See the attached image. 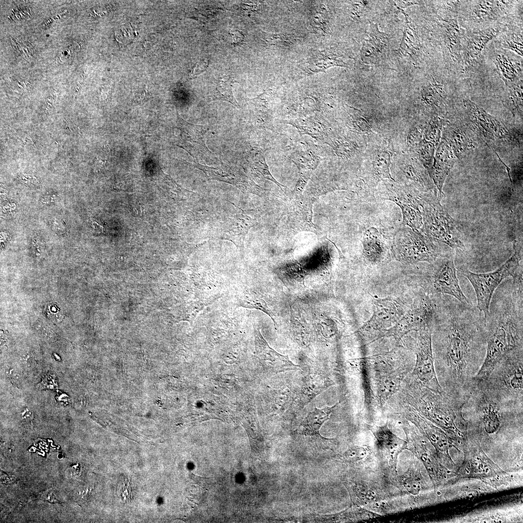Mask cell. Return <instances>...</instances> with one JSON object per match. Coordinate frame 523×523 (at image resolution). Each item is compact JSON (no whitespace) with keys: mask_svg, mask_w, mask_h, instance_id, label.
Masks as SVG:
<instances>
[{"mask_svg":"<svg viewBox=\"0 0 523 523\" xmlns=\"http://www.w3.org/2000/svg\"><path fill=\"white\" fill-rule=\"evenodd\" d=\"M451 296L442 299L438 323L434 366L444 391L467 399L473 381L484 360V318L477 308Z\"/></svg>","mask_w":523,"mask_h":523,"instance_id":"obj_1","label":"cell"},{"mask_svg":"<svg viewBox=\"0 0 523 523\" xmlns=\"http://www.w3.org/2000/svg\"><path fill=\"white\" fill-rule=\"evenodd\" d=\"M523 279H512L500 284L484 318L486 353L474 383L485 381L503 357L523 350Z\"/></svg>","mask_w":523,"mask_h":523,"instance_id":"obj_2","label":"cell"},{"mask_svg":"<svg viewBox=\"0 0 523 523\" xmlns=\"http://www.w3.org/2000/svg\"><path fill=\"white\" fill-rule=\"evenodd\" d=\"M473 386L462 411L471 417L467 421L469 432L486 437L522 434L523 408L500 401L479 384Z\"/></svg>","mask_w":523,"mask_h":523,"instance_id":"obj_3","label":"cell"},{"mask_svg":"<svg viewBox=\"0 0 523 523\" xmlns=\"http://www.w3.org/2000/svg\"><path fill=\"white\" fill-rule=\"evenodd\" d=\"M412 400L417 410L452 434L461 437V431H467V421L462 413L467 400L445 391H433L418 383L412 390Z\"/></svg>","mask_w":523,"mask_h":523,"instance_id":"obj_4","label":"cell"},{"mask_svg":"<svg viewBox=\"0 0 523 523\" xmlns=\"http://www.w3.org/2000/svg\"><path fill=\"white\" fill-rule=\"evenodd\" d=\"M500 401L523 407V350L503 357L488 377L479 383Z\"/></svg>","mask_w":523,"mask_h":523,"instance_id":"obj_5","label":"cell"},{"mask_svg":"<svg viewBox=\"0 0 523 523\" xmlns=\"http://www.w3.org/2000/svg\"><path fill=\"white\" fill-rule=\"evenodd\" d=\"M514 253L500 267L492 272L476 273L467 269L461 270L473 286L477 300V308L484 318L489 314L491 302L497 288L507 278H513L523 272L521 267V248L514 244Z\"/></svg>","mask_w":523,"mask_h":523,"instance_id":"obj_6","label":"cell"},{"mask_svg":"<svg viewBox=\"0 0 523 523\" xmlns=\"http://www.w3.org/2000/svg\"><path fill=\"white\" fill-rule=\"evenodd\" d=\"M421 208L423 231L428 237L452 248H462L463 244L456 221L444 209L436 193H425Z\"/></svg>","mask_w":523,"mask_h":523,"instance_id":"obj_7","label":"cell"},{"mask_svg":"<svg viewBox=\"0 0 523 523\" xmlns=\"http://www.w3.org/2000/svg\"><path fill=\"white\" fill-rule=\"evenodd\" d=\"M392 251L398 261L406 263L432 262L439 256L431 239L409 227L401 228L396 233Z\"/></svg>","mask_w":523,"mask_h":523,"instance_id":"obj_8","label":"cell"},{"mask_svg":"<svg viewBox=\"0 0 523 523\" xmlns=\"http://www.w3.org/2000/svg\"><path fill=\"white\" fill-rule=\"evenodd\" d=\"M436 312V308L429 296L425 293L419 294L408 310L383 337H392L400 340L411 331L433 327Z\"/></svg>","mask_w":523,"mask_h":523,"instance_id":"obj_9","label":"cell"},{"mask_svg":"<svg viewBox=\"0 0 523 523\" xmlns=\"http://www.w3.org/2000/svg\"><path fill=\"white\" fill-rule=\"evenodd\" d=\"M433 327H429L418 332L415 346V362L413 374L422 386L433 391L442 393L436 373L432 348Z\"/></svg>","mask_w":523,"mask_h":523,"instance_id":"obj_10","label":"cell"},{"mask_svg":"<svg viewBox=\"0 0 523 523\" xmlns=\"http://www.w3.org/2000/svg\"><path fill=\"white\" fill-rule=\"evenodd\" d=\"M433 262L429 279L433 291L452 297L463 304H471L460 287L452 254L439 256Z\"/></svg>","mask_w":523,"mask_h":523,"instance_id":"obj_11","label":"cell"},{"mask_svg":"<svg viewBox=\"0 0 523 523\" xmlns=\"http://www.w3.org/2000/svg\"><path fill=\"white\" fill-rule=\"evenodd\" d=\"M372 317L360 328L364 333L382 338L403 315L404 307L390 298H373Z\"/></svg>","mask_w":523,"mask_h":523,"instance_id":"obj_12","label":"cell"},{"mask_svg":"<svg viewBox=\"0 0 523 523\" xmlns=\"http://www.w3.org/2000/svg\"><path fill=\"white\" fill-rule=\"evenodd\" d=\"M180 138L183 143L181 147L187 151L197 160H202L213 155L205 144L206 126L192 124L181 119Z\"/></svg>","mask_w":523,"mask_h":523,"instance_id":"obj_13","label":"cell"},{"mask_svg":"<svg viewBox=\"0 0 523 523\" xmlns=\"http://www.w3.org/2000/svg\"><path fill=\"white\" fill-rule=\"evenodd\" d=\"M467 112L476 126L484 135L502 138L508 135L505 127L494 117L469 99L464 101Z\"/></svg>","mask_w":523,"mask_h":523,"instance_id":"obj_14","label":"cell"},{"mask_svg":"<svg viewBox=\"0 0 523 523\" xmlns=\"http://www.w3.org/2000/svg\"><path fill=\"white\" fill-rule=\"evenodd\" d=\"M455 158L451 150L445 143H441L436 154L433 165L430 169V174L439 190L440 199L445 181L454 163Z\"/></svg>","mask_w":523,"mask_h":523,"instance_id":"obj_15","label":"cell"},{"mask_svg":"<svg viewBox=\"0 0 523 523\" xmlns=\"http://www.w3.org/2000/svg\"><path fill=\"white\" fill-rule=\"evenodd\" d=\"M363 246L364 257L369 262L377 264L388 259V248L381 233L375 228H370L364 233Z\"/></svg>","mask_w":523,"mask_h":523,"instance_id":"obj_16","label":"cell"},{"mask_svg":"<svg viewBox=\"0 0 523 523\" xmlns=\"http://www.w3.org/2000/svg\"><path fill=\"white\" fill-rule=\"evenodd\" d=\"M498 31L497 28H489L475 33L468 39L464 49V60L466 65L473 64L478 59L486 44Z\"/></svg>","mask_w":523,"mask_h":523,"instance_id":"obj_17","label":"cell"},{"mask_svg":"<svg viewBox=\"0 0 523 523\" xmlns=\"http://www.w3.org/2000/svg\"><path fill=\"white\" fill-rule=\"evenodd\" d=\"M194 165L202 170L210 178L225 181L240 188H246L248 186L247 179L242 175L240 171L232 167L223 165L214 168L199 163Z\"/></svg>","mask_w":523,"mask_h":523,"instance_id":"obj_18","label":"cell"},{"mask_svg":"<svg viewBox=\"0 0 523 523\" xmlns=\"http://www.w3.org/2000/svg\"><path fill=\"white\" fill-rule=\"evenodd\" d=\"M256 347L259 356L263 360L271 362V366L278 369H293L296 366L285 356L281 355L269 347L259 331L256 332Z\"/></svg>","mask_w":523,"mask_h":523,"instance_id":"obj_19","label":"cell"},{"mask_svg":"<svg viewBox=\"0 0 523 523\" xmlns=\"http://www.w3.org/2000/svg\"><path fill=\"white\" fill-rule=\"evenodd\" d=\"M376 388L378 399L385 403L400 387L401 376L394 370L376 372Z\"/></svg>","mask_w":523,"mask_h":523,"instance_id":"obj_20","label":"cell"},{"mask_svg":"<svg viewBox=\"0 0 523 523\" xmlns=\"http://www.w3.org/2000/svg\"><path fill=\"white\" fill-rule=\"evenodd\" d=\"M493 61L499 75L507 86L509 87L521 81H518L522 71L521 64L508 56L498 53L495 54Z\"/></svg>","mask_w":523,"mask_h":523,"instance_id":"obj_21","label":"cell"},{"mask_svg":"<svg viewBox=\"0 0 523 523\" xmlns=\"http://www.w3.org/2000/svg\"><path fill=\"white\" fill-rule=\"evenodd\" d=\"M336 404L332 407L322 409L314 408L306 417L303 426L306 433L320 436L319 431L323 424L329 418V416Z\"/></svg>","mask_w":523,"mask_h":523,"instance_id":"obj_22","label":"cell"},{"mask_svg":"<svg viewBox=\"0 0 523 523\" xmlns=\"http://www.w3.org/2000/svg\"><path fill=\"white\" fill-rule=\"evenodd\" d=\"M235 82L229 76H223L217 82L210 93L212 100L228 102L237 108L240 106L235 99L233 92L232 84Z\"/></svg>","mask_w":523,"mask_h":523,"instance_id":"obj_23","label":"cell"},{"mask_svg":"<svg viewBox=\"0 0 523 523\" xmlns=\"http://www.w3.org/2000/svg\"><path fill=\"white\" fill-rule=\"evenodd\" d=\"M371 27L372 28L369 37L365 40L362 48V51L365 52L363 53L365 57H369L372 55H377L386 46L385 34L380 32L376 25H371Z\"/></svg>","mask_w":523,"mask_h":523,"instance_id":"obj_24","label":"cell"},{"mask_svg":"<svg viewBox=\"0 0 523 523\" xmlns=\"http://www.w3.org/2000/svg\"><path fill=\"white\" fill-rule=\"evenodd\" d=\"M503 1H478L474 6L473 13L480 20L493 19L500 11Z\"/></svg>","mask_w":523,"mask_h":523,"instance_id":"obj_25","label":"cell"},{"mask_svg":"<svg viewBox=\"0 0 523 523\" xmlns=\"http://www.w3.org/2000/svg\"><path fill=\"white\" fill-rule=\"evenodd\" d=\"M315 58L311 59L310 64L312 67H316V71H324L328 67L334 66H345V63L338 59V56L334 54L326 52H319Z\"/></svg>","mask_w":523,"mask_h":523,"instance_id":"obj_26","label":"cell"},{"mask_svg":"<svg viewBox=\"0 0 523 523\" xmlns=\"http://www.w3.org/2000/svg\"><path fill=\"white\" fill-rule=\"evenodd\" d=\"M262 40L267 46L287 48L293 44L295 39L290 34L262 31Z\"/></svg>","mask_w":523,"mask_h":523,"instance_id":"obj_27","label":"cell"},{"mask_svg":"<svg viewBox=\"0 0 523 523\" xmlns=\"http://www.w3.org/2000/svg\"><path fill=\"white\" fill-rule=\"evenodd\" d=\"M446 43L450 52L458 50L460 46L459 26L456 20L446 21Z\"/></svg>","mask_w":523,"mask_h":523,"instance_id":"obj_28","label":"cell"},{"mask_svg":"<svg viewBox=\"0 0 523 523\" xmlns=\"http://www.w3.org/2000/svg\"><path fill=\"white\" fill-rule=\"evenodd\" d=\"M502 47L515 51L520 56H523L522 36L511 34L504 37L500 41Z\"/></svg>","mask_w":523,"mask_h":523,"instance_id":"obj_29","label":"cell"},{"mask_svg":"<svg viewBox=\"0 0 523 523\" xmlns=\"http://www.w3.org/2000/svg\"><path fill=\"white\" fill-rule=\"evenodd\" d=\"M374 434L378 444L382 447L392 446L397 442V437L386 426L378 428Z\"/></svg>","mask_w":523,"mask_h":523,"instance_id":"obj_30","label":"cell"},{"mask_svg":"<svg viewBox=\"0 0 523 523\" xmlns=\"http://www.w3.org/2000/svg\"><path fill=\"white\" fill-rule=\"evenodd\" d=\"M327 20L324 12L322 11H317L312 18L311 26L313 29L318 32L325 33L328 32Z\"/></svg>","mask_w":523,"mask_h":523,"instance_id":"obj_31","label":"cell"},{"mask_svg":"<svg viewBox=\"0 0 523 523\" xmlns=\"http://www.w3.org/2000/svg\"><path fill=\"white\" fill-rule=\"evenodd\" d=\"M448 138L451 141V144L453 145L452 146L456 153H458L457 154H459L460 152L463 151V149L466 147L467 141L465 137L463 135H461V133L453 131L451 132Z\"/></svg>","mask_w":523,"mask_h":523,"instance_id":"obj_32","label":"cell"},{"mask_svg":"<svg viewBox=\"0 0 523 523\" xmlns=\"http://www.w3.org/2000/svg\"><path fill=\"white\" fill-rule=\"evenodd\" d=\"M366 451L363 447L354 446L349 448L343 455V457L349 461H356L364 458Z\"/></svg>","mask_w":523,"mask_h":523,"instance_id":"obj_33","label":"cell"},{"mask_svg":"<svg viewBox=\"0 0 523 523\" xmlns=\"http://www.w3.org/2000/svg\"><path fill=\"white\" fill-rule=\"evenodd\" d=\"M45 315L52 321H61L62 314L60 309L55 305L48 304L45 309Z\"/></svg>","mask_w":523,"mask_h":523,"instance_id":"obj_34","label":"cell"},{"mask_svg":"<svg viewBox=\"0 0 523 523\" xmlns=\"http://www.w3.org/2000/svg\"><path fill=\"white\" fill-rule=\"evenodd\" d=\"M403 485L406 490L412 494H417L420 491V483L415 478L410 477L405 479Z\"/></svg>","mask_w":523,"mask_h":523,"instance_id":"obj_35","label":"cell"},{"mask_svg":"<svg viewBox=\"0 0 523 523\" xmlns=\"http://www.w3.org/2000/svg\"><path fill=\"white\" fill-rule=\"evenodd\" d=\"M19 180L26 185L34 186L37 185L38 181L32 173H21L18 176Z\"/></svg>","mask_w":523,"mask_h":523,"instance_id":"obj_36","label":"cell"},{"mask_svg":"<svg viewBox=\"0 0 523 523\" xmlns=\"http://www.w3.org/2000/svg\"><path fill=\"white\" fill-rule=\"evenodd\" d=\"M208 66V62L205 61H200L195 64L189 76L194 78L206 70Z\"/></svg>","mask_w":523,"mask_h":523,"instance_id":"obj_37","label":"cell"},{"mask_svg":"<svg viewBox=\"0 0 523 523\" xmlns=\"http://www.w3.org/2000/svg\"><path fill=\"white\" fill-rule=\"evenodd\" d=\"M231 38H232V44L234 46H239L243 44L244 40V35L238 30H235L231 31L229 32Z\"/></svg>","mask_w":523,"mask_h":523,"instance_id":"obj_38","label":"cell"},{"mask_svg":"<svg viewBox=\"0 0 523 523\" xmlns=\"http://www.w3.org/2000/svg\"><path fill=\"white\" fill-rule=\"evenodd\" d=\"M46 101L48 105H49L50 106H51L52 104H53V99H52L51 98H50V97H48V98H46Z\"/></svg>","mask_w":523,"mask_h":523,"instance_id":"obj_39","label":"cell"},{"mask_svg":"<svg viewBox=\"0 0 523 523\" xmlns=\"http://www.w3.org/2000/svg\"><path fill=\"white\" fill-rule=\"evenodd\" d=\"M486 470V472H487H487H488V470H489L488 468H487Z\"/></svg>","mask_w":523,"mask_h":523,"instance_id":"obj_40","label":"cell"},{"mask_svg":"<svg viewBox=\"0 0 523 523\" xmlns=\"http://www.w3.org/2000/svg\"><path fill=\"white\" fill-rule=\"evenodd\" d=\"M466 473H469V471H468V470H466Z\"/></svg>","mask_w":523,"mask_h":523,"instance_id":"obj_41","label":"cell"},{"mask_svg":"<svg viewBox=\"0 0 523 523\" xmlns=\"http://www.w3.org/2000/svg\"><path fill=\"white\" fill-rule=\"evenodd\" d=\"M444 477H445V478H446V476H444Z\"/></svg>","mask_w":523,"mask_h":523,"instance_id":"obj_42","label":"cell"}]
</instances>
